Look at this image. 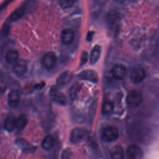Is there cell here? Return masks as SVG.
I'll list each match as a JSON object with an SVG mask.
<instances>
[{
  "label": "cell",
  "instance_id": "cell-1",
  "mask_svg": "<svg viewBox=\"0 0 159 159\" xmlns=\"http://www.w3.org/2000/svg\"><path fill=\"white\" fill-rule=\"evenodd\" d=\"M143 100L142 93L138 89H133L130 91L126 98L127 105L131 108H136L139 107Z\"/></svg>",
  "mask_w": 159,
  "mask_h": 159
},
{
  "label": "cell",
  "instance_id": "cell-2",
  "mask_svg": "<svg viewBox=\"0 0 159 159\" xmlns=\"http://www.w3.org/2000/svg\"><path fill=\"white\" fill-rule=\"evenodd\" d=\"M119 136L118 129L113 125L106 127L102 132V139L104 142H112L116 140Z\"/></svg>",
  "mask_w": 159,
  "mask_h": 159
},
{
  "label": "cell",
  "instance_id": "cell-3",
  "mask_svg": "<svg viewBox=\"0 0 159 159\" xmlns=\"http://www.w3.org/2000/svg\"><path fill=\"white\" fill-rule=\"evenodd\" d=\"M88 137V132L83 128L75 127L70 132V140L72 143H78Z\"/></svg>",
  "mask_w": 159,
  "mask_h": 159
},
{
  "label": "cell",
  "instance_id": "cell-4",
  "mask_svg": "<svg viewBox=\"0 0 159 159\" xmlns=\"http://www.w3.org/2000/svg\"><path fill=\"white\" fill-rule=\"evenodd\" d=\"M126 155L128 159H142L143 157V152L140 147L132 144L127 147Z\"/></svg>",
  "mask_w": 159,
  "mask_h": 159
},
{
  "label": "cell",
  "instance_id": "cell-5",
  "mask_svg": "<svg viewBox=\"0 0 159 159\" xmlns=\"http://www.w3.org/2000/svg\"><path fill=\"white\" fill-rule=\"evenodd\" d=\"M50 96L52 99L60 105H66L67 99L64 94L59 92L56 86H52L50 91Z\"/></svg>",
  "mask_w": 159,
  "mask_h": 159
},
{
  "label": "cell",
  "instance_id": "cell-6",
  "mask_svg": "<svg viewBox=\"0 0 159 159\" xmlns=\"http://www.w3.org/2000/svg\"><path fill=\"white\" fill-rule=\"evenodd\" d=\"M145 77V71L141 67H136L134 68L130 75V81L134 84H138L142 82Z\"/></svg>",
  "mask_w": 159,
  "mask_h": 159
},
{
  "label": "cell",
  "instance_id": "cell-7",
  "mask_svg": "<svg viewBox=\"0 0 159 159\" xmlns=\"http://www.w3.org/2000/svg\"><path fill=\"white\" fill-rule=\"evenodd\" d=\"M57 62V57L53 52H48L44 55L42 60L43 66L48 70L52 69L55 65Z\"/></svg>",
  "mask_w": 159,
  "mask_h": 159
},
{
  "label": "cell",
  "instance_id": "cell-8",
  "mask_svg": "<svg viewBox=\"0 0 159 159\" xmlns=\"http://www.w3.org/2000/svg\"><path fill=\"white\" fill-rule=\"evenodd\" d=\"M12 71L16 76H23L27 71V65L26 61L24 60H18L14 63Z\"/></svg>",
  "mask_w": 159,
  "mask_h": 159
},
{
  "label": "cell",
  "instance_id": "cell-9",
  "mask_svg": "<svg viewBox=\"0 0 159 159\" xmlns=\"http://www.w3.org/2000/svg\"><path fill=\"white\" fill-rule=\"evenodd\" d=\"M78 78L83 80H87L94 83L98 81V76L96 71L92 70H85L82 71L78 75Z\"/></svg>",
  "mask_w": 159,
  "mask_h": 159
},
{
  "label": "cell",
  "instance_id": "cell-10",
  "mask_svg": "<svg viewBox=\"0 0 159 159\" xmlns=\"http://www.w3.org/2000/svg\"><path fill=\"white\" fill-rule=\"evenodd\" d=\"M20 99V96L19 91L16 89L11 90L9 93L7 97V101L9 106L12 108L17 107L19 104Z\"/></svg>",
  "mask_w": 159,
  "mask_h": 159
},
{
  "label": "cell",
  "instance_id": "cell-11",
  "mask_svg": "<svg viewBox=\"0 0 159 159\" xmlns=\"http://www.w3.org/2000/svg\"><path fill=\"white\" fill-rule=\"evenodd\" d=\"M75 39L74 32L71 29H65L61 33V40L64 45L71 44Z\"/></svg>",
  "mask_w": 159,
  "mask_h": 159
},
{
  "label": "cell",
  "instance_id": "cell-12",
  "mask_svg": "<svg viewBox=\"0 0 159 159\" xmlns=\"http://www.w3.org/2000/svg\"><path fill=\"white\" fill-rule=\"evenodd\" d=\"M126 71V68L124 65L117 63L113 66L112 74L116 80H122L125 76Z\"/></svg>",
  "mask_w": 159,
  "mask_h": 159
},
{
  "label": "cell",
  "instance_id": "cell-13",
  "mask_svg": "<svg viewBox=\"0 0 159 159\" xmlns=\"http://www.w3.org/2000/svg\"><path fill=\"white\" fill-rule=\"evenodd\" d=\"M19 53L14 48H10L7 50L5 54L6 61L9 64H14L19 60Z\"/></svg>",
  "mask_w": 159,
  "mask_h": 159
},
{
  "label": "cell",
  "instance_id": "cell-14",
  "mask_svg": "<svg viewBox=\"0 0 159 159\" xmlns=\"http://www.w3.org/2000/svg\"><path fill=\"white\" fill-rule=\"evenodd\" d=\"M110 157L111 159H124V152L123 148L120 145L113 147L110 150Z\"/></svg>",
  "mask_w": 159,
  "mask_h": 159
},
{
  "label": "cell",
  "instance_id": "cell-15",
  "mask_svg": "<svg viewBox=\"0 0 159 159\" xmlns=\"http://www.w3.org/2000/svg\"><path fill=\"white\" fill-rule=\"evenodd\" d=\"M25 7L24 6H20L17 9H16L14 12H12L9 17V20L10 22H16L19 20L25 14Z\"/></svg>",
  "mask_w": 159,
  "mask_h": 159
},
{
  "label": "cell",
  "instance_id": "cell-16",
  "mask_svg": "<svg viewBox=\"0 0 159 159\" xmlns=\"http://www.w3.org/2000/svg\"><path fill=\"white\" fill-rule=\"evenodd\" d=\"M16 142V144L24 152H31L35 150V147L33 145H32L27 141L22 139H17Z\"/></svg>",
  "mask_w": 159,
  "mask_h": 159
},
{
  "label": "cell",
  "instance_id": "cell-17",
  "mask_svg": "<svg viewBox=\"0 0 159 159\" xmlns=\"http://www.w3.org/2000/svg\"><path fill=\"white\" fill-rule=\"evenodd\" d=\"M101 47L99 45H95L92 49L90 56H89V61L91 64H94L96 63V61L99 60L101 55Z\"/></svg>",
  "mask_w": 159,
  "mask_h": 159
},
{
  "label": "cell",
  "instance_id": "cell-18",
  "mask_svg": "<svg viewBox=\"0 0 159 159\" xmlns=\"http://www.w3.org/2000/svg\"><path fill=\"white\" fill-rule=\"evenodd\" d=\"M70 79V74L67 71L63 72L57 80V86L58 88H62L66 84Z\"/></svg>",
  "mask_w": 159,
  "mask_h": 159
},
{
  "label": "cell",
  "instance_id": "cell-19",
  "mask_svg": "<svg viewBox=\"0 0 159 159\" xmlns=\"http://www.w3.org/2000/svg\"><path fill=\"white\" fill-rule=\"evenodd\" d=\"M28 119L25 114H21L19 115L18 118L16 121V128H17L19 130H23L26 125L27 124Z\"/></svg>",
  "mask_w": 159,
  "mask_h": 159
},
{
  "label": "cell",
  "instance_id": "cell-20",
  "mask_svg": "<svg viewBox=\"0 0 159 159\" xmlns=\"http://www.w3.org/2000/svg\"><path fill=\"white\" fill-rule=\"evenodd\" d=\"M16 119L14 116H9L8 117H7L4 122V129L8 132L13 131L16 128Z\"/></svg>",
  "mask_w": 159,
  "mask_h": 159
},
{
  "label": "cell",
  "instance_id": "cell-21",
  "mask_svg": "<svg viewBox=\"0 0 159 159\" xmlns=\"http://www.w3.org/2000/svg\"><path fill=\"white\" fill-rule=\"evenodd\" d=\"M54 143V138L52 135H48L43 139L42 142V147L45 150H50L53 147Z\"/></svg>",
  "mask_w": 159,
  "mask_h": 159
},
{
  "label": "cell",
  "instance_id": "cell-22",
  "mask_svg": "<svg viewBox=\"0 0 159 159\" xmlns=\"http://www.w3.org/2000/svg\"><path fill=\"white\" fill-rule=\"evenodd\" d=\"M119 19V14L116 11H109L106 16L107 22L110 25H114Z\"/></svg>",
  "mask_w": 159,
  "mask_h": 159
},
{
  "label": "cell",
  "instance_id": "cell-23",
  "mask_svg": "<svg viewBox=\"0 0 159 159\" xmlns=\"http://www.w3.org/2000/svg\"><path fill=\"white\" fill-rule=\"evenodd\" d=\"M81 89V85L79 83H75L69 90V96L71 100H75L78 97V93Z\"/></svg>",
  "mask_w": 159,
  "mask_h": 159
},
{
  "label": "cell",
  "instance_id": "cell-24",
  "mask_svg": "<svg viewBox=\"0 0 159 159\" xmlns=\"http://www.w3.org/2000/svg\"><path fill=\"white\" fill-rule=\"evenodd\" d=\"M114 107V103L111 101H106L102 106L101 111L103 114H109L113 111Z\"/></svg>",
  "mask_w": 159,
  "mask_h": 159
},
{
  "label": "cell",
  "instance_id": "cell-25",
  "mask_svg": "<svg viewBox=\"0 0 159 159\" xmlns=\"http://www.w3.org/2000/svg\"><path fill=\"white\" fill-rule=\"evenodd\" d=\"M76 2V0H59V4L63 9L71 7Z\"/></svg>",
  "mask_w": 159,
  "mask_h": 159
},
{
  "label": "cell",
  "instance_id": "cell-26",
  "mask_svg": "<svg viewBox=\"0 0 159 159\" xmlns=\"http://www.w3.org/2000/svg\"><path fill=\"white\" fill-rule=\"evenodd\" d=\"M61 159H73V155L71 150L68 148L65 149L61 153Z\"/></svg>",
  "mask_w": 159,
  "mask_h": 159
},
{
  "label": "cell",
  "instance_id": "cell-27",
  "mask_svg": "<svg viewBox=\"0 0 159 159\" xmlns=\"http://www.w3.org/2000/svg\"><path fill=\"white\" fill-rule=\"evenodd\" d=\"M7 89V83L4 79L2 77H0V94L4 93Z\"/></svg>",
  "mask_w": 159,
  "mask_h": 159
},
{
  "label": "cell",
  "instance_id": "cell-28",
  "mask_svg": "<svg viewBox=\"0 0 159 159\" xmlns=\"http://www.w3.org/2000/svg\"><path fill=\"white\" fill-rule=\"evenodd\" d=\"M88 53L87 52H83L81 56V60H80V65H83L86 63V61L88 60Z\"/></svg>",
  "mask_w": 159,
  "mask_h": 159
},
{
  "label": "cell",
  "instance_id": "cell-29",
  "mask_svg": "<svg viewBox=\"0 0 159 159\" xmlns=\"http://www.w3.org/2000/svg\"><path fill=\"white\" fill-rule=\"evenodd\" d=\"M13 0H4L1 4H0V12L3 11L8 5Z\"/></svg>",
  "mask_w": 159,
  "mask_h": 159
},
{
  "label": "cell",
  "instance_id": "cell-30",
  "mask_svg": "<svg viewBox=\"0 0 159 159\" xmlns=\"http://www.w3.org/2000/svg\"><path fill=\"white\" fill-rule=\"evenodd\" d=\"M93 34H94V33H93V32H90L88 33V35H87V40H88V41H90V40L92 39V37H93Z\"/></svg>",
  "mask_w": 159,
  "mask_h": 159
},
{
  "label": "cell",
  "instance_id": "cell-31",
  "mask_svg": "<svg viewBox=\"0 0 159 159\" xmlns=\"http://www.w3.org/2000/svg\"><path fill=\"white\" fill-rule=\"evenodd\" d=\"M125 0H114V1L117 3H122L125 1Z\"/></svg>",
  "mask_w": 159,
  "mask_h": 159
},
{
  "label": "cell",
  "instance_id": "cell-32",
  "mask_svg": "<svg viewBox=\"0 0 159 159\" xmlns=\"http://www.w3.org/2000/svg\"><path fill=\"white\" fill-rule=\"evenodd\" d=\"M133 1H137V0H132Z\"/></svg>",
  "mask_w": 159,
  "mask_h": 159
}]
</instances>
